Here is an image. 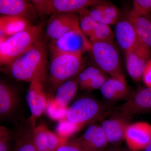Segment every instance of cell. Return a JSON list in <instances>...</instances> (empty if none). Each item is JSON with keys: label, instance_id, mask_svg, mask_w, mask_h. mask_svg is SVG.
<instances>
[{"label": "cell", "instance_id": "obj_10", "mask_svg": "<svg viewBox=\"0 0 151 151\" xmlns=\"http://www.w3.org/2000/svg\"><path fill=\"white\" fill-rule=\"evenodd\" d=\"M151 50L140 40L136 46L125 52L127 71L134 81L142 79L146 65L150 59Z\"/></svg>", "mask_w": 151, "mask_h": 151}, {"label": "cell", "instance_id": "obj_34", "mask_svg": "<svg viewBox=\"0 0 151 151\" xmlns=\"http://www.w3.org/2000/svg\"><path fill=\"white\" fill-rule=\"evenodd\" d=\"M142 80L146 86L151 87V59L147 63L143 73Z\"/></svg>", "mask_w": 151, "mask_h": 151}, {"label": "cell", "instance_id": "obj_26", "mask_svg": "<svg viewBox=\"0 0 151 151\" xmlns=\"http://www.w3.org/2000/svg\"><path fill=\"white\" fill-rule=\"evenodd\" d=\"M68 107H62L58 105L52 97H49L48 103L45 111L51 119L59 121L63 119Z\"/></svg>", "mask_w": 151, "mask_h": 151}, {"label": "cell", "instance_id": "obj_32", "mask_svg": "<svg viewBox=\"0 0 151 151\" xmlns=\"http://www.w3.org/2000/svg\"><path fill=\"white\" fill-rule=\"evenodd\" d=\"M12 134L6 128L0 127V151H10Z\"/></svg>", "mask_w": 151, "mask_h": 151}, {"label": "cell", "instance_id": "obj_38", "mask_svg": "<svg viewBox=\"0 0 151 151\" xmlns=\"http://www.w3.org/2000/svg\"><path fill=\"white\" fill-rule=\"evenodd\" d=\"M122 151H132L129 150L128 147H123L122 148Z\"/></svg>", "mask_w": 151, "mask_h": 151}, {"label": "cell", "instance_id": "obj_12", "mask_svg": "<svg viewBox=\"0 0 151 151\" xmlns=\"http://www.w3.org/2000/svg\"><path fill=\"white\" fill-rule=\"evenodd\" d=\"M127 147L132 151H143L151 141V125L145 122L129 124L125 134Z\"/></svg>", "mask_w": 151, "mask_h": 151}, {"label": "cell", "instance_id": "obj_6", "mask_svg": "<svg viewBox=\"0 0 151 151\" xmlns=\"http://www.w3.org/2000/svg\"><path fill=\"white\" fill-rule=\"evenodd\" d=\"M38 16L60 13H78L101 1L98 0H32Z\"/></svg>", "mask_w": 151, "mask_h": 151}, {"label": "cell", "instance_id": "obj_28", "mask_svg": "<svg viewBox=\"0 0 151 151\" xmlns=\"http://www.w3.org/2000/svg\"><path fill=\"white\" fill-rule=\"evenodd\" d=\"M99 126V125L96 124H91L86 129L82 136L72 140L70 141V142L83 149L92 141Z\"/></svg>", "mask_w": 151, "mask_h": 151}, {"label": "cell", "instance_id": "obj_33", "mask_svg": "<svg viewBox=\"0 0 151 151\" xmlns=\"http://www.w3.org/2000/svg\"><path fill=\"white\" fill-rule=\"evenodd\" d=\"M82 71L85 73L89 80L104 73L99 68L95 66H90L85 68Z\"/></svg>", "mask_w": 151, "mask_h": 151}, {"label": "cell", "instance_id": "obj_2", "mask_svg": "<svg viewBox=\"0 0 151 151\" xmlns=\"http://www.w3.org/2000/svg\"><path fill=\"white\" fill-rule=\"evenodd\" d=\"M50 63L48 84L50 91H55L65 81L76 77L84 68L81 53H70L50 49Z\"/></svg>", "mask_w": 151, "mask_h": 151}, {"label": "cell", "instance_id": "obj_19", "mask_svg": "<svg viewBox=\"0 0 151 151\" xmlns=\"http://www.w3.org/2000/svg\"><path fill=\"white\" fill-rule=\"evenodd\" d=\"M32 22L22 17L0 16V33L9 37L26 29Z\"/></svg>", "mask_w": 151, "mask_h": 151}, {"label": "cell", "instance_id": "obj_14", "mask_svg": "<svg viewBox=\"0 0 151 151\" xmlns=\"http://www.w3.org/2000/svg\"><path fill=\"white\" fill-rule=\"evenodd\" d=\"M1 15L22 17L32 22L37 14L31 1L26 0H0Z\"/></svg>", "mask_w": 151, "mask_h": 151}, {"label": "cell", "instance_id": "obj_1", "mask_svg": "<svg viewBox=\"0 0 151 151\" xmlns=\"http://www.w3.org/2000/svg\"><path fill=\"white\" fill-rule=\"evenodd\" d=\"M47 49L41 40L8 66L7 72L13 78L30 83L36 78L46 79Z\"/></svg>", "mask_w": 151, "mask_h": 151}, {"label": "cell", "instance_id": "obj_24", "mask_svg": "<svg viewBox=\"0 0 151 151\" xmlns=\"http://www.w3.org/2000/svg\"><path fill=\"white\" fill-rule=\"evenodd\" d=\"M109 146L107 138L100 126H99L94 137L83 149L85 151H105Z\"/></svg>", "mask_w": 151, "mask_h": 151}, {"label": "cell", "instance_id": "obj_13", "mask_svg": "<svg viewBox=\"0 0 151 151\" xmlns=\"http://www.w3.org/2000/svg\"><path fill=\"white\" fill-rule=\"evenodd\" d=\"M131 119L113 113L111 118L104 120L100 127L110 145H121L125 141L127 127Z\"/></svg>", "mask_w": 151, "mask_h": 151}, {"label": "cell", "instance_id": "obj_8", "mask_svg": "<svg viewBox=\"0 0 151 151\" xmlns=\"http://www.w3.org/2000/svg\"><path fill=\"white\" fill-rule=\"evenodd\" d=\"M46 78H38L30 83L26 96V100L31 112L29 122L32 128L36 127L38 118L45 111L48 97L45 89Z\"/></svg>", "mask_w": 151, "mask_h": 151}, {"label": "cell", "instance_id": "obj_9", "mask_svg": "<svg viewBox=\"0 0 151 151\" xmlns=\"http://www.w3.org/2000/svg\"><path fill=\"white\" fill-rule=\"evenodd\" d=\"M92 43L80 27L63 35L52 41L50 49L70 53H81L91 51Z\"/></svg>", "mask_w": 151, "mask_h": 151}, {"label": "cell", "instance_id": "obj_31", "mask_svg": "<svg viewBox=\"0 0 151 151\" xmlns=\"http://www.w3.org/2000/svg\"><path fill=\"white\" fill-rule=\"evenodd\" d=\"M133 10L140 15L147 16L151 14V0L133 1Z\"/></svg>", "mask_w": 151, "mask_h": 151}, {"label": "cell", "instance_id": "obj_15", "mask_svg": "<svg viewBox=\"0 0 151 151\" xmlns=\"http://www.w3.org/2000/svg\"><path fill=\"white\" fill-rule=\"evenodd\" d=\"M32 138L38 151H54L68 141L51 132L42 124L33 128Z\"/></svg>", "mask_w": 151, "mask_h": 151}, {"label": "cell", "instance_id": "obj_22", "mask_svg": "<svg viewBox=\"0 0 151 151\" xmlns=\"http://www.w3.org/2000/svg\"><path fill=\"white\" fill-rule=\"evenodd\" d=\"M115 38L114 32L110 26L103 24L97 23L89 39L92 43H113Z\"/></svg>", "mask_w": 151, "mask_h": 151}, {"label": "cell", "instance_id": "obj_36", "mask_svg": "<svg viewBox=\"0 0 151 151\" xmlns=\"http://www.w3.org/2000/svg\"><path fill=\"white\" fill-rule=\"evenodd\" d=\"M122 148L121 145H110L105 151H122Z\"/></svg>", "mask_w": 151, "mask_h": 151}, {"label": "cell", "instance_id": "obj_17", "mask_svg": "<svg viewBox=\"0 0 151 151\" xmlns=\"http://www.w3.org/2000/svg\"><path fill=\"white\" fill-rule=\"evenodd\" d=\"M104 99L110 102L127 100L132 94L127 82L109 77L100 89Z\"/></svg>", "mask_w": 151, "mask_h": 151}, {"label": "cell", "instance_id": "obj_29", "mask_svg": "<svg viewBox=\"0 0 151 151\" xmlns=\"http://www.w3.org/2000/svg\"><path fill=\"white\" fill-rule=\"evenodd\" d=\"M104 16L117 22L120 18L121 12L115 5L108 2L102 1L100 3Z\"/></svg>", "mask_w": 151, "mask_h": 151}, {"label": "cell", "instance_id": "obj_7", "mask_svg": "<svg viewBox=\"0 0 151 151\" xmlns=\"http://www.w3.org/2000/svg\"><path fill=\"white\" fill-rule=\"evenodd\" d=\"M151 112V87L146 86L132 92L125 103L114 108L113 113L131 119L136 115Z\"/></svg>", "mask_w": 151, "mask_h": 151}, {"label": "cell", "instance_id": "obj_27", "mask_svg": "<svg viewBox=\"0 0 151 151\" xmlns=\"http://www.w3.org/2000/svg\"><path fill=\"white\" fill-rule=\"evenodd\" d=\"M80 129H81L78 126L62 119L58 121L56 132L57 134L59 137L68 140V138L71 135Z\"/></svg>", "mask_w": 151, "mask_h": 151}, {"label": "cell", "instance_id": "obj_20", "mask_svg": "<svg viewBox=\"0 0 151 151\" xmlns=\"http://www.w3.org/2000/svg\"><path fill=\"white\" fill-rule=\"evenodd\" d=\"M78 87L79 84L76 76L58 86L52 98L59 106L68 107L77 94Z\"/></svg>", "mask_w": 151, "mask_h": 151}, {"label": "cell", "instance_id": "obj_11", "mask_svg": "<svg viewBox=\"0 0 151 151\" xmlns=\"http://www.w3.org/2000/svg\"><path fill=\"white\" fill-rule=\"evenodd\" d=\"M79 28L78 13L54 14L50 17L46 27V35L52 40H56L63 35Z\"/></svg>", "mask_w": 151, "mask_h": 151}, {"label": "cell", "instance_id": "obj_25", "mask_svg": "<svg viewBox=\"0 0 151 151\" xmlns=\"http://www.w3.org/2000/svg\"><path fill=\"white\" fill-rule=\"evenodd\" d=\"M79 27L85 35L89 38L97 24L90 17L88 8L81 10L78 13Z\"/></svg>", "mask_w": 151, "mask_h": 151}, {"label": "cell", "instance_id": "obj_37", "mask_svg": "<svg viewBox=\"0 0 151 151\" xmlns=\"http://www.w3.org/2000/svg\"><path fill=\"white\" fill-rule=\"evenodd\" d=\"M143 151H151V141L148 146Z\"/></svg>", "mask_w": 151, "mask_h": 151}, {"label": "cell", "instance_id": "obj_16", "mask_svg": "<svg viewBox=\"0 0 151 151\" xmlns=\"http://www.w3.org/2000/svg\"><path fill=\"white\" fill-rule=\"evenodd\" d=\"M114 34L117 43L125 52L133 48L140 40L134 27L128 17L117 22Z\"/></svg>", "mask_w": 151, "mask_h": 151}, {"label": "cell", "instance_id": "obj_30", "mask_svg": "<svg viewBox=\"0 0 151 151\" xmlns=\"http://www.w3.org/2000/svg\"><path fill=\"white\" fill-rule=\"evenodd\" d=\"M108 78L109 77L107 76L106 73H102L98 76L89 80L83 87H81V89L88 91L100 89Z\"/></svg>", "mask_w": 151, "mask_h": 151}, {"label": "cell", "instance_id": "obj_21", "mask_svg": "<svg viewBox=\"0 0 151 151\" xmlns=\"http://www.w3.org/2000/svg\"><path fill=\"white\" fill-rule=\"evenodd\" d=\"M132 22L140 40L151 49V21L132 10L128 16Z\"/></svg>", "mask_w": 151, "mask_h": 151}, {"label": "cell", "instance_id": "obj_35", "mask_svg": "<svg viewBox=\"0 0 151 151\" xmlns=\"http://www.w3.org/2000/svg\"><path fill=\"white\" fill-rule=\"evenodd\" d=\"M54 151H85L70 141L60 146Z\"/></svg>", "mask_w": 151, "mask_h": 151}, {"label": "cell", "instance_id": "obj_4", "mask_svg": "<svg viewBox=\"0 0 151 151\" xmlns=\"http://www.w3.org/2000/svg\"><path fill=\"white\" fill-rule=\"evenodd\" d=\"M42 29L32 24L26 29L9 37L0 45V65H9L41 40Z\"/></svg>", "mask_w": 151, "mask_h": 151}, {"label": "cell", "instance_id": "obj_5", "mask_svg": "<svg viewBox=\"0 0 151 151\" xmlns=\"http://www.w3.org/2000/svg\"><path fill=\"white\" fill-rule=\"evenodd\" d=\"M91 52L97 67L111 77L127 82L121 57L114 43H92Z\"/></svg>", "mask_w": 151, "mask_h": 151}, {"label": "cell", "instance_id": "obj_18", "mask_svg": "<svg viewBox=\"0 0 151 151\" xmlns=\"http://www.w3.org/2000/svg\"><path fill=\"white\" fill-rule=\"evenodd\" d=\"M19 98L15 89L5 81L0 82V116H9L18 104Z\"/></svg>", "mask_w": 151, "mask_h": 151}, {"label": "cell", "instance_id": "obj_3", "mask_svg": "<svg viewBox=\"0 0 151 151\" xmlns=\"http://www.w3.org/2000/svg\"><path fill=\"white\" fill-rule=\"evenodd\" d=\"M113 109L92 97H81L68 107L65 117L62 119L81 129L87 124H94L111 116Z\"/></svg>", "mask_w": 151, "mask_h": 151}, {"label": "cell", "instance_id": "obj_23", "mask_svg": "<svg viewBox=\"0 0 151 151\" xmlns=\"http://www.w3.org/2000/svg\"><path fill=\"white\" fill-rule=\"evenodd\" d=\"M13 151H38L33 141L32 128L30 127L18 136Z\"/></svg>", "mask_w": 151, "mask_h": 151}, {"label": "cell", "instance_id": "obj_39", "mask_svg": "<svg viewBox=\"0 0 151 151\" xmlns=\"http://www.w3.org/2000/svg\"><path fill=\"white\" fill-rule=\"evenodd\" d=\"M147 17L151 21V14L149 15Z\"/></svg>", "mask_w": 151, "mask_h": 151}]
</instances>
